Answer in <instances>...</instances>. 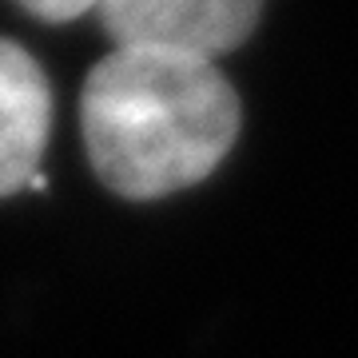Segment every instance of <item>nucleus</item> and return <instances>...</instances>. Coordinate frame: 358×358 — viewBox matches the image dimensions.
Returning <instances> with one entry per match:
<instances>
[{"label": "nucleus", "instance_id": "obj_4", "mask_svg": "<svg viewBox=\"0 0 358 358\" xmlns=\"http://www.w3.org/2000/svg\"><path fill=\"white\" fill-rule=\"evenodd\" d=\"M16 4H24L32 16H40V20H76V16H84L88 8H100V0H16Z\"/></svg>", "mask_w": 358, "mask_h": 358}, {"label": "nucleus", "instance_id": "obj_2", "mask_svg": "<svg viewBox=\"0 0 358 358\" xmlns=\"http://www.w3.org/2000/svg\"><path fill=\"white\" fill-rule=\"evenodd\" d=\"M263 0H100V28L115 48L148 44L215 60L259 24Z\"/></svg>", "mask_w": 358, "mask_h": 358}, {"label": "nucleus", "instance_id": "obj_1", "mask_svg": "<svg viewBox=\"0 0 358 358\" xmlns=\"http://www.w3.org/2000/svg\"><path fill=\"white\" fill-rule=\"evenodd\" d=\"M84 148L124 199L183 192L219 167L239 136V96L215 60L124 44L84 80Z\"/></svg>", "mask_w": 358, "mask_h": 358}, {"label": "nucleus", "instance_id": "obj_3", "mask_svg": "<svg viewBox=\"0 0 358 358\" xmlns=\"http://www.w3.org/2000/svg\"><path fill=\"white\" fill-rule=\"evenodd\" d=\"M52 131V88L20 44L0 36V199L40 183Z\"/></svg>", "mask_w": 358, "mask_h": 358}]
</instances>
